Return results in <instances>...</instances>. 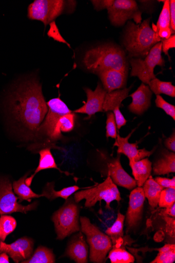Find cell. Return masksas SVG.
Segmentation results:
<instances>
[{"label": "cell", "mask_w": 175, "mask_h": 263, "mask_svg": "<svg viewBox=\"0 0 175 263\" xmlns=\"http://www.w3.org/2000/svg\"><path fill=\"white\" fill-rule=\"evenodd\" d=\"M0 246H1V241H0Z\"/></svg>", "instance_id": "cell-48"}, {"label": "cell", "mask_w": 175, "mask_h": 263, "mask_svg": "<svg viewBox=\"0 0 175 263\" xmlns=\"http://www.w3.org/2000/svg\"><path fill=\"white\" fill-rule=\"evenodd\" d=\"M84 89L87 94V101L83 106L74 112L87 114L88 117L86 119H89L95 113L104 111L103 105L107 91L100 83L98 84L94 91L88 88Z\"/></svg>", "instance_id": "cell-15"}, {"label": "cell", "mask_w": 175, "mask_h": 263, "mask_svg": "<svg viewBox=\"0 0 175 263\" xmlns=\"http://www.w3.org/2000/svg\"><path fill=\"white\" fill-rule=\"evenodd\" d=\"M9 256L5 252L0 253V263H9Z\"/></svg>", "instance_id": "cell-47"}, {"label": "cell", "mask_w": 175, "mask_h": 263, "mask_svg": "<svg viewBox=\"0 0 175 263\" xmlns=\"http://www.w3.org/2000/svg\"><path fill=\"white\" fill-rule=\"evenodd\" d=\"M162 215L167 216L171 218L175 217V203H173L171 206L165 208V210L162 212Z\"/></svg>", "instance_id": "cell-46"}, {"label": "cell", "mask_w": 175, "mask_h": 263, "mask_svg": "<svg viewBox=\"0 0 175 263\" xmlns=\"http://www.w3.org/2000/svg\"><path fill=\"white\" fill-rule=\"evenodd\" d=\"M74 198L77 203L86 200L85 206L86 208H91L97 202L104 200L106 203V208L108 209H111L110 204L112 201L119 202L122 200L117 185L109 176L102 183L79 191L74 194Z\"/></svg>", "instance_id": "cell-5"}, {"label": "cell", "mask_w": 175, "mask_h": 263, "mask_svg": "<svg viewBox=\"0 0 175 263\" xmlns=\"http://www.w3.org/2000/svg\"><path fill=\"white\" fill-rule=\"evenodd\" d=\"M148 85L150 89L157 95L163 93L171 98L175 97V87L172 85L171 82H162L155 78L150 81Z\"/></svg>", "instance_id": "cell-30"}, {"label": "cell", "mask_w": 175, "mask_h": 263, "mask_svg": "<svg viewBox=\"0 0 175 263\" xmlns=\"http://www.w3.org/2000/svg\"><path fill=\"white\" fill-rule=\"evenodd\" d=\"M164 4L157 23V29L159 32L161 29L170 27V9L169 1H164Z\"/></svg>", "instance_id": "cell-35"}, {"label": "cell", "mask_w": 175, "mask_h": 263, "mask_svg": "<svg viewBox=\"0 0 175 263\" xmlns=\"http://www.w3.org/2000/svg\"><path fill=\"white\" fill-rule=\"evenodd\" d=\"M79 214V207L72 199L67 200L64 205L54 213L52 221L58 240H62L81 230Z\"/></svg>", "instance_id": "cell-6"}, {"label": "cell", "mask_w": 175, "mask_h": 263, "mask_svg": "<svg viewBox=\"0 0 175 263\" xmlns=\"http://www.w3.org/2000/svg\"><path fill=\"white\" fill-rule=\"evenodd\" d=\"M47 105L48 110L45 120L37 129L36 138L44 136L52 141L55 129L60 118L72 112L60 98L49 101Z\"/></svg>", "instance_id": "cell-11"}, {"label": "cell", "mask_w": 175, "mask_h": 263, "mask_svg": "<svg viewBox=\"0 0 175 263\" xmlns=\"http://www.w3.org/2000/svg\"><path fill=\"white\" fill-rule=\"evenodd\" d=\"M113 0H106V1H91L94 8L97 11L105 9H108L113 3Z\"/></svg>", "instance_id": "cell-42"}, {"label": "cell", "mask_w": 175, "mask_h": 263, "mask_svg": "<svg viewBox=\"0 0 175 263\" xmlns=\"http://www.w3.org/2000/svg\"><path fill=\"white\" fill-rule=\"evenodd\" d=\"M162 43L155 44L149 51L144 60L140 58L132 59L131 77H137L144 83L148 84L156 78L154 73L157 66H164L165 61L162 57Z\"/></svg>", "instance_id": "cell-8"}, {"label": "cell", "mask_w": 175, "mask_h": 263, "mask_svg": "<svg viewBox=\"0 0 175 263\" xmlns=\"http://www.w3.org/2000/svg\"><path fill=\"white\" fill-rule=\"evenodd\" d=\"M131 87L107 92L103 105L105 111H113L117 127L120 129L126 125L127 121L120 110L122 102L128 97Z\"/></svg>", "instance_id": "cell-14"}, {"label": "cell", "mask_w": 175, "mask_h": 263, "mask_svg": "<svg viewBox=\"0 0 175 263\" xmlns=\"http://www.w3.org/2000/svg\"><path fill=\"white\" fill-rule=\"evenodd\" d=\"M165 145L167 149L173 153L175 152V134L174 132L165 141Z\"/></svg>", "instance_id": "cell-44"}, {"label": "cell", "mask_w": 175, "mask_h": 263, "mask_svg": "<svg viewBox=\"0 0 175 263\" xmlns=\"http://www.w3.org/2000/svg\"><path fill=\"white\" fill-rule=\"evenodd\" d=\"M142 186L145 198L148 199L152 209H154L158 205L160 195L164 187L159 184L152 176L149 177Z\"/></svg>", "instance_id": "cell-23"}, {"label": "cell", "mask_w": 175, "mask_h": 263, "mask_svg": "<svg viewBox=\"0 0 175 263\" xmlns=\"http://www.w3.org/2000/svg\"><path fill=\"white\" fill-rule=\"evenodd\" d=\"M108 176L116 185L128 190H132L137 186L135 179L123 168L120 155L109 164Z\"/></svg>", "instance_id": "cell-18"}, {"label": "cell", "mask_w": 175, "mask_h": 263, "mask_svg": "<svg viewBox=\"0 0 175 263\" xmlns=\"http://www.w3.org/2000/svg\"><path fill=\"white\" fill-rule=\"evenodd\" d=\"M175 203V189L166 188L162 191L158 205L167 208Z\"/></svg>", "instance_id": "cell-34"}, {"label": "cell", "mask_w": 175, "mask_h": 263, "mask_svg": "<svg viewBox=\"0 0 175 263\" xmlns=\"http://www.w3.org/2000/svg\"><path fill=\"white\" fill-rule=\"evenodd\" d=\"M8 107L14 123L24 138H36L48 110L39 82L31 79L16 85L9 96Z\"/></svg>", "instance_id": "cell-1"}, {"label": "cell", "mask_w": 175, "mask_h": 263, "mask_svg": "<svg viewBox=\"0 0 175 263\" xmlns=\"http://www.w3.org/2000/svg\"><path fill=\"white\" fill-rule=\"evenodd\" d=\"M124 220V215L119 212L117 218L113 226L106 231V234L111 238L114 247H120L123 242Z\"/></svg>", "instance_id": "cell-27"}, {"label": "cell", "mask_w": 175, "mask_h": 263, "mask_svg": "<svg viewBox=\"0 0 175 263\" xmlns=\"http://www.w3.org/2000/svg\"><path fill=\"white\" fill-rule=\"evenodd\" d=\"M50 25V29L47 33V35L49 37L53 38L54 40L66 44L70 48V45L69 43L66 41V40L63 37L62 35L60 33V32L56 26V24L55 21H54L49 24Z\"/></svg>", "instance_id": "cell-38"}, {"label": "cell", "mask_w": 175, "mask_h": 263, "mask_svg": "<svg viewBox=\"0 0 175 263\" xmlns=\"http://www.w3.org/2000/svg\"><path fill=\"white\" fill-rule=\"evenodd\" d=\"M145 200V197L142 187H138L131 191L126 214L127 233L134 230L140 224L142 219Z\"/></svg>", "instance_id": "cell-12"}, {"label": "cell", "mask_w": 175, "mask_h": 263, "mask_svg": "<svg viewBox=\"0 0 175 263\" xmlns=\"http://www.w3.org/2000/svg\"><path fill=\"white\" fill-rule=\"evenodd\" d=\"M81 230L87 237L90 246V260L93 262H104L112 248L111 238L102 232L86 217H81Z\"/></svg>", "instance_id": "cell-4"}, {"label": "cell", "mask_w": 175, "mask_h": 263, "mask_svg": "<svg viewBox=\"0 0 175 263\" xmlns=\"http://www.w3.org/2000/svg\"><path fill=\"white\" fill-rule=\"evenodd\" d=\"M155 181L164 188L175 189V178L172 179L157 177L154 179Z\"/></svg>", "instance_id": "cell-40"}, {"label": "cell", "mask_w": 175, "mask_h": 263, "mask_svg": "<svg viewBox=\"0 0 175 263\" xmlns=\"http://www.w3.org/2000/svg\"><path fill=\"white\" fill-rule=\"evenodd\" d=\"M175 172L174 153L166 152L163 157L157 161L153 166V173L156 175H164Z\"/></svg>", "instance_id": "cell-26"}, {"label": "cell", "mask_w": 175, "mask_h": 263, "mask_svg": "<svg viewBox=\"0 0 175 263\" xmlns=\"http://www.w3.org/2000/svg\"><path fill=\"white\" fill-rule=\"evenodd\" d=\"M112 263H133L135 260L134 256L120 247H113L109 254Z\"/></svg>", "instance_id": "cell-31"}, {"label": "cell", "mask_w": 175, "mask_h": 263, "mask_svg": "<svg viewBox=\"0 0 175 263\" xmlns=\"http://www.w3.org/2000/svg\"><path fill=\"white\" fill-rule=\"evenodd\" d=\"M152 92L149 87L142 83L138 89L130 95L132 102L129 105L130 111L138 115H142L151 106Z\"/></svg>", "instance_id": "cell-19"}, {"label": "cell", "mask_w": 175, "mask_h": 263, "mask_svg": "<svg viewBox=\"0 0 175 263\" xmlns=\"http://www.w3.org/2000/svg\"><path fill=\"white\" fill-rule=\"evenodd\" d=\"M29 174L25 175L18 181H14L13 183V188L15 194L20 199V202L24 200L30 202L33 198H38L43 197V195L36 194L33 192L32 190L28 186L26 180L28 178Z\"/></svg>", "instance_id": "cell-25"}, {"label": "cell", "mask_w": 175, "mask_h": 263, "mask_svg": "<svg viewBox=\"0 0 175 263\" xmlns=\"http://www.w3.org/2000/svg\"><path fill=\"white\" fill-rule=\"evenodd\" d=\"M39 154L40 155V158L37 168L35 170L34 174L30 178H27L26 180V183L28 186H31L35 175L42 171L55 169L59 171L62 174H65L66 175H71L68 173L64 172L60 170L55 162V160L52 154L51 148H46L41 149L39 152Z\"/></svg>", "instance_id": "cell-21"}, {"label": "cell", "mask_w": 175, "mask_h": 263, "mask_svg": "<svg viewBox=\"0 0 175 263\" xmlns=\"http://www.w3.org/2000/svg\"><path fill=\"white\" fill-rule=\"evenodd\" d=\"M166 223V231L167 233L174 237V218H171L164 215H162Z\"/></svg>", "instance_id": "cell-41"}, {"label": "cell", "mask_w": 175, "mask_h": 263, "mask_svg": "<svg viewBox=\"0 0 175 263\" xmlns=\"http://www.w3.org/2000/svg\"><path fill=\"white\" fill-rule=\"evenodd\" d=\"M162 40L150 26V18L139 25L132 22L128 23L124 36V45L130 57L144 58L152 48Z\"/></svg>", "instance_id": "cell-2"}, {"label": "cell", "mask_w": 175, "mask_h": 263, "mask_svg": "<svg viewBox=\"0 0 175 263\" xmlns=\"http://www.w3.org/2000/svg\"><path fill=\"white\" fill-rule=\"evenodd\" d=\"M34 245L32 239L27 237L20 238L10 245L2 241L0 253H6L15 262H22L28 259L32 255Z\"/></svg>", "instance_id": "cell-13"}, {"label": "cell", "mask_w": 175, "mask_h": 263, "mask_svg": "<svg viewBox=\"0 0 175 263\" xmlns=\"http://www.w3.org/2000/svg\"><path fill=\"white\" fill-rule=\"evenodd\" d=\"M116 124L114 114L109 112L107 114L106 126V137L116 139L117 137Z\"/></svg>", "instance_id": "cell-36"}, {"label": "cell", "mask_w": 175, "mask_h": 263, "mask_svg": "<svg viewBox=\"0 0 175 263\" xmlns=\"http://www.w3.org/2000/svg\"><path fill=\"white\" fill-rule=\"evenodd\" d=\"M159 254L152 263H172L175 261V246L167 244L158 250Z\"/></svg>", "instance_id": "cell-33"}, {"label": "cell", "mask_w": 175, "mask_h": 263, "mask_svg": "<svg viewBox=\"0 0 175 263\" xmlns=\"http://www.w3.org/2000/svg\"><path fill=\"white\" fill-rule=\"evenodd\" d=\"M16 226V221L13 217L2 215L0 217V239L2 241H5L7 237L15 230Z\"/></svg>", "instance_id": "cell-32"}, {"label": "cell", "mask_w": 175, "mask_h": 263, "mask_svg": "<svg viewBox=\"0 0 175 263\" xmlns=\"http://www.w3.org/2000/svg\"><path fill=\"white\" fill-rule=\"evenodd\" d=\"M88 247L82 232L74 236L69 242L64 256L77 263L88 262Z\"/></svg>", "instance_id": "cell-17"}, {"label": "cell", "mask_w": 175, "mask_h": 263, "mask_svg": "<svg viewBox=\"0 0 175 263\" xmlns=\"http://www.w3.org/2000/svg\"><path fill=\"white\" fill-rule=\"evenodd\" d=\"M128 72L116 70H108L97 74L101 78L104 89L110 92L123 88L127 84Z\"/></svg>", "instance_id": "cell-20"}, {"label": "cell", "mask_w": 175, "mask_h": 263, "mask_svg": "<svg viewBox=\"0 0 175 263\" xmlns=\"http://www.w3.org/2000/svg\"><path fill=\"white\" fill-rule=\"evenodd\" d=\"M174 33L169 27L160 30L158 34L162 40H166L169 39L171 36V34Z\"/></svg>", "instance_id": "cell-45"}, {"label": "cell", "mask_w": 175, "mask_h": 263, "mask_svg": "<svg viewBox=\"0 0 175 263\" xmlns=\"http://www.w3.org/2000/svg\"><path fill=\"white\" fill-rule=\"evenodd\" d=\"M162 50L163 52L168 56L170 59L168 51L170 49H173L175 47V36L171 35L169 39L162 40Z\"/></svg>", "instance_id": "cell-39"}, {"label": "cell", "mask_w": 175, "mask_h": 263, "mask_svg": "<svg viewBox=\"0 0 175 263\" xmlns=\"http://www.w3.org/2000/svg\"><path fill=\"white\" fill-rule=\"evenodd\" d=\"M54 186V182L47 183L42 194L43 197L51 201L57 198H61L67 200L72 194L81 189L79 186L74 185L64 188L60 191H56Z\"/></svg>", "instance_id": "cell-24"}, {"label": "cell", "mask_w": 175, "mask_h": 263, "mask_svg": "<svg viewBox=\"0 0 175 263\" xmlns=\"http://www.w3.org/2000/svg\"><path fill=\"white\" fill-rule=\"evenodd\" d=\"M84 63L88 69L98 74L108 70L128 72L126 54L120 48L113 45H102L88 50Z\"/></svg>", "instance_id": "cell-3"}, {"label": "cell", "mask_w": 175, "mask_h": 263, "mask_svg": "<svg viewBox=\"0 0 175 263\" xmlns=\"http://www.w3.org/2000/svg\"><path fill=\"white\" fill-rule=\"evenodd\" d=\"M76 115L71 112L63 116L57 122L52 141H56L63 138L62 132L69 133L73 130L74 127Z\"/></svg>", "instance_id": "cell-28"}, {"label": "cell", "mask_w": 175, "mask_h": 263, "mask_svg": "<svg viewBox=\"0 0 175 263\" xmlns=\"http://www.w3.org/2000/svg\"><path fill=\"white\" fill-rule=\"evenodd\" d=\"M170 9V28L174 32L175 31V1H169Z\"/></svg>", "instance_id": "cell-43"}, {"label": "cell", "mask_w": 175, "mask_h": 263, "mask_svg": "<svg viewBox=\"0 0 175 263\" xmlns=\"http://www.w3.org/2000/svg\"><path fill=\"white\" fill-rule=\"evenodd\" d=\"M134 131L135 129H133L127 137L125 138L121 137L118 134L113 147L118 148L117 152L119 154H124L127 156L130 161L136 162L145 157H149L153 154L154 149L151 152L147 151L145 148L138 149V143H129V139Z\"/></svg>", "instance_id": "cell-16"}, {"label": "cell", "mask_w": 175, "mask_h": 263, "mask_svg": "<svg viewBox=\"0 0 175 263\" xmlns=\"http://www.w3.org/2000/svg\"><path fill=\"white\" fill-rule=\"evenodd\" d=\"M23 263H54L55 256L52 250L45 247H39L28 259Z\"/></svg>", "instance_id": "cell-29"}, {"label": "cell", "mask_w": 175, "mask_h": 263, "mask_svg": "<svg viewBox=\"0 0 175 263\" xmlns=\"http://www.w3.org/2000/svg\"><path fill=\"white\" fill-rule=\"evenodd\" d=\"M12 188V184L9 179L0 178V214L2 216L15 212L26 214L36 209L38 205L37 201L28 205H23L17 202L19 198L13 193Z\"/></svg>", "instance_id": "cell-9"}, {"label": "cell", "mask_w": 175, "mask_h": 263, "mask_svg": "<svg viewBox=\"0 0 175 263\" xmlns=\"http://www.w3.org/2000/svg\"><path fill=\"white\" fill-rule=\"evenodd\" d=\"M75 2L63 0H35L28 8V17L31 20L42 22L46 27L65 11L73 10Z\"/></svg>", "instance_id": "cell-7"}, {"label": "cell", "mask_w": 175, "mask_h": 263, "mask_svg": "<svg viewBox=\"0 0 175 263\" xmlns=\"http://www.w3.org/2000/svg\"><path fill=\"white\" fill-rule=\"evenodd\" d=\"M107 10L109 19L115 26H122L127 20L132 18L136 25L142 22V12L133 0H114Z\"/></svg>", "instance_id": "cell-10"}, {"label": "cell", "mask_w": 175, "mask_h": 263, "mask_svg": "<svg viewBox=\"0 0 175 263\" xmlns=\"http://www.w3.org/2000/svg\"><path fill=\"white\" fill-rule=\"evenodd\" d=\"M132 174L139 187H142L151 176L152 170V162L148 158L138 161H130Z\"/></svg>", "instance_id": "cell-22"}, {"label": "cell", "mask_w": 175, "mask_h": 263, "mask_svg": "<svg viewBox=\"0 0 175 263\" xmlns=\"http://www.w3.org/2000/svg\"><path fill=\"white\" fill-rule=\"evenodd\" d=\"M158 107L163 109L165 112L175 120V107L165 101L160 95H157L155 100Z\"/></svg>", "instance_id": "cell-37"}]
</instances>
